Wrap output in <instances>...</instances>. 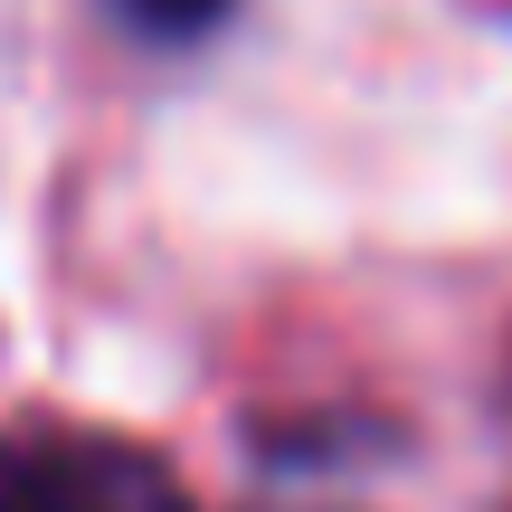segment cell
Returning a JSON list of instances; mask_svg holds the SVG:
<instances>
[{
    "mask_svg": "<svg viewBox=\"0 0 512 512\" xmlns=\"http://www.w3.org/2000/svg\"><path fill=\"white\" fill-rule=\"evenodd\" d=\"M0 512H190L162 456L105 427H10L0 437Z\"/></svg>",
    "mask_w": 512,
    "mask_h": 512,
    "instance_id": "cell-1",
    "label": "cell"
},
{
    "mask_svg": "<svg viewBox=\"0 0 512 512\" xmlns=\"http://www.w3.org/2000/svg\"><path fill=\"white\" fill-rule=\"evenodd\" d=\"M228 0H114V19H124L133 38H152V48H190L200 29H219Z\"/></svg>",
    "mask_w": 512,
    "mask_h": 512,
    "instance_id": "cell-2",
    "label": "cell"
},
{
    "mask_svg": "<svg viewBox=\"0 0 512 512\" xmlns=\"http://www.w3.org/2000/svg\"><path fill=\"white\" fill-rule=\"evenodd\" d=\"M304 512H323V503H304Z\"/></svg>",
    "mask_w": 512,
    "mask_h": 512,
    "instance_id": "cell-3",
    "label": "cell"
}]
</instances>
